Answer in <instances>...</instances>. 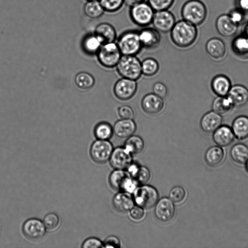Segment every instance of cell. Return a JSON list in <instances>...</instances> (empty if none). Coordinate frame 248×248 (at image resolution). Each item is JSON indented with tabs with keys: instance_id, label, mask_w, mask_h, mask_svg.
I'll return each mask as SVG.
<instances>
[{
	"instance_id": "1",
	"label": "cell",
	"mask_w": 248,
	"mask_h": 248,
	"mask_svg": "<svg viewBox=\"0 0 248 248\" xmlns=\"http://www.w3.org/2000/svg\"><path fill=\"white\" fill-rule=\"evenodd\" d=\"M170 37L175 45L186 47L196 40L197 30L196 26L183 19L175 23L170 31Z\"/></svg>"
},
{
	"instance_id": "2",
	"label": "cell",
	"mask_w": 248,
	"mask_h": 248,
	"mask_svg": "<svg viewBox=\"0 0 248 248\" xmlns=\"http://www.w3.org/2000/svg\"><path fill=\"white\" fill-rule=\"evenodd\" d=\"M183 20L195 26L202 24L205 20L207 10L205 5L199 0H189L182 8Z\"/></svg>"
},
{
	"instance_id": "3",
	"label": "cell",
	"mask_w": 248,
	"mask_h": 248,
	"mask_svg": "<svg viewBox=\"0 0 248 248\" xmlns=\"http://www.w3.org/2000/svg\"><path fill=\"white\" fill-rule=\"evenodd\" d=\"M116 66L122 78L137 80L142 74L141 62L135 55H123Z\"/></svg>"
},
{
	"instance_id": "4",
	"label": "cell",
	"mask_w": 248,
	"mask_h": 248,
	"mask_svg": "<svg viewBox=\"0 0 248 248\" xmlns=\"http://www.w3.org/2000/svg\"><path fill=\"white\" fill-rule=\"evenodd\" d=\"M109 183L113 189L130 194L133 193L138 184L128 171L117 169L110 173Z\"/></svg>"
},
{
	"instance_id": "5",
	"label": "cell",
	"mask_w": 248,
	"mask_h": 248,
	"mask_svg": "<svg viewBox=\"0 0 248 248\" xmlns=\"http://www.w3.org/2000/svg\"><path fill=\"white\" fill-rule=\"evenodd\" d=\"M133 193L135 203L144 209L153 207L158 201V193L154 187L151 186L143 185L137 187Z\"/></svg>"
},
{
	"instance_id": "6",
	"label": "cell",
	"mask_w": 248,
	"mask_h": 248,
	"mask_svg": "<svg viewBox=\"0 0 248 248\" xmlns=\"http://www.w3.org/2000/svg\"><path fill=\"white\" fill-rule=\"evenodd\" d=\"M117 44L122 54L124 55H135L142 46L138 32L135 31H127L121 34Z\"/></svg>"
},
{
	"instance_id": "7",
	"label": "cell",
	"mask_w": 248,
	"mask_h": 248,
	"mask_svg": "<svg viewBox=\"0 0 248 248\" xmlns=\"http://www.w3.org/2000/svg\"><path fill=\"white\" fill-rule=\"evenodd\" d=\"M97 53L100 63L108 68L116 66L122 55L114 42L102 44Z\"/></svg>"
},
{
	"instance_id": "8",
	"label": "cell",
	"mask_w": 248,
	"mask_h": 248,
	"mask_svg": "<svg viewBox=\"0 0 248 248\" xmlns=\"http://www.w3.org/2000/svg\"><path fill=\"white\" fill-rule=\"evenodd\" d=\"M155 10L150 5L144 1L131 6L130 16L132 20L137 25L145 27L152 22Z\"/></svg>"
},
{
	"instance_id": "9",
	"label": "cell",
	"mask_w": 248,
	"mask_h": 248,
	"mask_svg": "<svg viewBox=\"0 0 248 248\" xmlns=\"http://www.w3.org/2000/svg\"><path fill=\"white\" fill-rule=\"evenodd\" d=\"M113 150V145L108 140L98 139L91 147L90 155L96 163H104L109 159Z\"/></svg>"
},
{
	"instance_id": "10",
	"label": "cell",
	"mask_w": 248,
	"mask_h": 248,
	"mask_svg": "<svg viewBox=\"0 0 248 248\" xmlns=\"http://www.w3.org/2000/svg\"><path fill=\"white\" fill-rule=\"evenodd\" d=\"M152 23L158 31L166 33L171 31L176 22L174 15L164 10L155 12Z\"/></svg>"
},
{
	"instance_id": "11",
	"label": "cell",
	"mask_w": 248,
	"mask_h": 248,
	"mask_svg": "<svg viewBox=\"0 0 248 248\" xmlns=\"http://www.w3.org/2000/svg\"><path fill=\"white\" fill-rule=\"evenodd\" d=\"M136 80L122 78L114 86V94L118 99L126 100L131 98L137 90Z\"/></svg>"
},
{
	"instance_id": "12",
	"label": "cell",
	"mask_w": 248,
	"mask_h": 248,
	"mask_svg": "<svg viewBox=\"0 0 248 248\" xmlns=\"http://www.w3.org/2000/svg\"><path fill=\"white\" fill-rule=\"evenodd\" d=\"M22 230L24 235L27 238L36 240L44 237L46 229L43 222L40 219L31 218L24 222Z\"/></svg>"
},
{
	"instance_id": "13",
	"label": "cell",
	"mask_w": 248,
	"mask_h": 248,
	"mask_svg": "<svg viewBox=\"0 0 248 248\" xmlns=\"http://www.w3.org/2000/svg\"><path fill=\"white\" fill-rule=\"evenodd\" d=\"M174 214V203L169 198L160 199L155 205V216L157 219L162 222L170 221L173 218Z\"/></svg>"
},
{
	"instance_id": "14",
	"label": "cell",
	"mask_w": 248,
	"mask_h": 248,
	"mask_svg": "<svg viewBox=\"0 0 248 248\" xmlns=\"http://www.w3.org/2000/svg\"><path fill=\"white\" fill-rule=\"evenodd\" d=\"M131 154L124 147L113 149L109 158L111 166L117 170H124L132 163Z\"/></svg>"
},
{
	"instance_id": "15",
	"label": "cell",
	"mask_w": 248,
	"mask_h": 248,
	"mask_svg": "<svg viewBox=\"0 0 248 248\" xmlns=\"http://www.w3.org/2000/svg\"><path fill=\"white\" fill-rule=\"evenodd\" d=\"M138 33L142 46L147 48L156 47L161 41L159 31L155 28H145L138 32Z\"/></svg>"
},
{
	"instance_id": "16",
	"label": "cell",
	"mask_w": 248,
	"mask_h": 248,
	"mask_svg": "<svg viewBox=\"0 0 248 248\" xmlns=\"http://www.w3.org/2000/svg\"><path fill=\"white\" fill-rule=\"evenodd\" d=\"M212 138L217 146L225 147L232 143L235 137L231 127L222 124L213 133Z\"/></svg>"
},
{
	"instance_id": "17",
	"label": "cell",
	"mask_w": 248,
	"mask_h": 248,
	"mask_svg": "<svg viewBox=\"0 0 248 248\" xmlns=\"http://www.w3.org/2000/svg\"><path fill=\"white\" fill-rule=\"evenodd\" d=\"M222 117L221 115L211 110L202 116L200 121V126L205 132L213 133L222 124Z\"/></svg>"
},
{
	"instance_id": "18",
	"label": "cell",
	"mask_w": 248,
	"mask_h": 248,
	"mask_svg": "<svg viewBox=\"0 0 248 248\" xmlns=\"http://www.w3.org/2000/svg\"><path fill=\"white\" fill-rule=\"evenodd\" d=\"M227 96L234 107L244 106L248 103V89L241 84L234 85L232 86Z\"/></svg>"
},
{
	"instance_id": "19",
	"label": "cell",
	"mask_w": 248,
	"mask_h": 248,
	"mask_svg": "<svg viewBox=\"0 0 248 248\" xmlns=\"http://www.w3.org/2000/svg\"><path fill=\"white\" fill-rule=\"evenodd\" d=\"M141 107L148 113L155 114L160 112L164 105L163 98L154 93L145 95L141 100Z\"/></svg>"
},
{
	"instance_id": "20",
	"label": "cell",
	"mask_w": 248,
	"mask_h": 248,
	"mask_svg": "<svg viewBox=\"0 0 248 248\" xmlns=\"http://www.w3.org/2000/svg\"><path fill=\"white\" fill-rule=\"evenodd\" d=\"M136 129V124L133 119H121L113 127V133L120 138H128L133 135Z\"/></svg>"
},
{
	"instance_id": "21",
	"label": "cell",
	"mask_w": 248,
	"mask_h": 248,
	"mask_svg": "<svg viewBox=\"0 0 248 248\" xmlns=\"http://www.w3.org/2000/svg\"><path fill=\"white\" fill-rule=\"evenodd\" d=\"M216 25L219 33L227 37L236 33L238 25L232 20L229 15H222L217 18Z\"/></svg>"
},
{
	"instance_id": "22",
	"label": "cell",
	"mask_w": 248,
	"mask_h": 248,
	"mask_svg": "<svg viewBox=\"0 0 248 248\" xmlns=\"http://www.w3.org/2000/svg\"><path fill=\"white\" fill-rule=\"evenodd\" d=\"M229 78L226 76L219 74L215 76L211 83L212 90L217 96H227L232 87Z\"/></svg>"
},
{
	"instance_id": "23",
	"label": "cell",
	"mask_w": 248,
	"mask_h": 248,
	"mask_svg": "<svg viewBox=\"0 0 248 248\" xmlns=\"http://www.w3.org/2000/svg\"><path fill=\"white\" fill-rule=\"evenodd\" d=\"M208 55L216 60L223 59L226 55V46L222 40L218 38L209 39L205 46Z\"/></svg>"
},
{
	"instance_id": "24",
	"label": "cell",
	"mask_w": 248,
	"mask_h": 248,
	"mask_svg": "<svg viewBox=\"0 0 248 248\" xmlns=\"http://www.w3.org/2000/svg\"><path fill=\"white\" fill-rule=\"evenodd\" d=\"M134 201L130 193L120 192L116 194L113 199V204L116 210L125 213L129 211L134 206Z\"/></svg>"
},
{
	"instance_id": "25",
	"label": "cell",
	"mask_w": 248,
	"mask_h": 248,
	"mask_svg": "<svg viewBox=\"0 0 248 248\" xmlns=\"http://www.w3.org/2000/svg\"><path fill=\"white\" fill-rule=\"evenodd\" d=\"M231 128L235 138L238 140L248 138V116L239 115L232 121Z\"/></svg>"
},
{
	"instance_id": "26",
	"label": "cell",
	"mask_w": 248,
	"mask_h": 248,
	"mask_svg": "<svg viewBox=\"0 0 248 248\" xmlns=\"http://www.w3.org/2000/svg\"><path fill=\"white\" fill-rule=\"evenodd\" d=\"M94 35L100 40L102 44L114 42L116 37L115 29L108 23L98 24L95 28Z\"/></svg>"
},
{
	"instance_id": "27",
	"label": "cell",
	"mask_w": 248,
	"mask_h": 248,
	"mask_svg": "<svg viewBox=\"0 0 248 248\" xmlns=\"http://www.w3.org/2000/svg\"><path fill=\"white\" fill-rule=\"evenodd\" d=\"M224 157V152L222 148L218 146L210 147L206 151L204 160L206 164L212 167H216L220 165Z\"/></svg>"
},
{
	"instance_id": "28",
	"label": "cell",
	"mask_w": 248,
	"mask_h": 248,
	"mask_svg": "<svg viewBox=\"0 0 248 248\" xmlns=\"http://www.w3.org/2000/svg\"><path fill=\"white\" fill-rule=\"evenodd\" d=\"M234 53L242 59H248V36L243 34L236 37L232 44Z\"/></svg>"
},
{
	"instance_id": "29",
	"label": "cell",
	"mask_w": 248,
	"mask_h": 248,
	"mask_svg": "<svg viewBox=\"0 0 248 248\" xmlns=\"http://www.w3.org/2000/svg\"><path fill=\"white\" fill-rule=\"evenodd\" d=\"M127 169L131 177L138 183L144 184L149 181L151 173L147 167L131 163Z\"/></svg>"
},
{
	"instance_id": "30",
	"label": "cell",
	"mask_w": 248,
	"mask_h": 248,
	"mask_svg": "<svg viewBox=\"0 0 248 248\" xmlns=\"http://www.w3.org/2000/svg\"><path fill=\"white\" fill-rule=\"evenodd\" d=\"M228 96H217L212 102V110L223 116L230 112L234 108Z\"/></svg>"
},
{
	"instance_id": "31",
	"label": "cell",
	"mask_w": 248,
	"mask_h": 248,
	"mask_svg": "<svg viewBox=\"0 0 248 248\" xmlns=\"http://www.w3.org/2000/svg\"><path fill=\"white\" fill-rule=\"evenodd\" d=\"M230 155L232 159L236 163L245 164L248 160V147L243 143H237L231 148Z\"/></svg>"
},
{
	"instance_id": "32",
	"label": "cell",
	"mask_w": 248,
	"mask_h": 248,
	"mask_svg": "<svg viewBox=\"0 0 248 248\" xmlns=\"http://www.w3.org/2000/svg\"><path fill=\"white\" fill-rule=\"evenodd\" d=\"M104 10L98 0H88L84 7V12L90 18L100 17L104 13Z\"/></svg>"
},
{
	"instance_id": "33",
	"label": "cell",
	"mask_w": 248,
	"mask_h": 248,
	"mask_svg": "<svg viewBox=\"0 0 248 248\" xmlns=\"http://www.w3.org/2000/svg\"><path fill=\"white\" fill-rule=\"evenodd\" d=\"M144 146L142 139L139 136L133 135L127 138L124 144V147L131 154L140 153L143 150Z\"/></svg>"
},
{
	"instance_id": "34",
	"label": "cell",
	"mask_w": 248,
	"mask_h": 248,
	"mask_svg": "<svg viewBox=\"0 0 248 248\" xmlns=\"http://www.w3.org/2000/svg\"><path fill=\"white\" fill-rule=\"evenodd\" d=\"M113 133V127L107 122L98 124L94 129L95 136L99 140H108Z\"/></svg>"
},
{
	"instance_id": "35",
	"label": "cell",
	"mask_w": 248,
	"mask_h": 248,
	"mask_svg": "<svg viewBox=\"0 0 248 248\" xmlns=\"http://www.w3.org/2000/svg\"><path fill=\"white\" fill-rule=\"evenodd\" d=\"M141 63L142 74L145 76H153L158 71L159 64L157 61L153 58H146Z\"/></svg>"
},
{
	"instance_id": "36",
	"label": "cell",
	"mask_w": 248,
	"mask_h": 248,
	"mask_svg": "<svg viewBox=\"0 0 248 248\" xmlns=\"http://www.w3.org/2000/svg\"><path fill=\"white\" fill-rule=\"evenodd\" d=\"M102 45L100 40L94 34L88 36L83 42L84 49L90 54L97 52Z\"/></svg>"
},
{
	"instance_id": "37",
	"label": "cell",
	"mask_w": 248,
	"mask_h": 248,
	"mask_svg": "<svg viewBox=\"0 0 248 248\" xmlns=\"http://www.w3.org/2000/svg\"><path fill=\"white\" fill-rule=\"evenodd\" d=\"M76 85L82 89H88L94 84V80L92 76L87 73L81 72L78 74L75 78Z\"/></svg>"
},
{
	"instance_id": "38",
	"label": "cell",
	"mask_w": 248,
	"mask_h": 248,
	"mask_svg": "<svg viewBox=\"0 0 248 248\" xmlns=\"http://www.w3.org/2000/svg\"><path fill=\"white\" fill-rule=\"evenodd\" d=\"M169 199L175 203L182 202L186 198V192L185 189L180 186L173 187L169 193Z\"/></svg>"
},
{
	"instance_id": "39",
	"label": "cell",
	"mask_w": 248,
	"mask_h": 248,
	"mask_svg": "<svg viewBox=\"0 0 248 248\" xmlns=\"http://www.w3.org/2000/svg\"><path fill=\"white\" fill-rule=\"evenodd\" d=\"M43 223L46 230L52 231L56 229L60 224V218L54 213H50L46 215Z\"/></svg>"
},
{
	"instance_id": "40",
	"label": "cell",
	"mask_w": 248,
	"mask_h": 248,
	"mask_svg": "<svg viewBox=\"0 0 248 248\" xmlns=\"http://www.w3.org/2000/svg\"><path fill=\"white\" fill-rule=\"evenodd\" d=\"M104 11L108 12H115L119 10L124 0H98Z\"/></svg>"
},
{
	"instance_id": "41",
	"label": "cell",
	"mask_w": 248,
	"mask_h": 248,
	"mask_svg": "<svg viewBox=\"0 0 248 248\" xmlns=\"http://www.w3.org/2000/svg\"><path fill=\"white\" fill-rule=\"evenodd\" d=\"M174 0H148V3L155 11L168 10Z\"/></svg>"
},
{
	"instance_id": "42",
	"label": "cell",
	"mask_w": 248,
	"mask_h": 248,
	"mask_svg": "<svg viewBox=\"0 0 248 248\" xmlns=\"http://www.w3.org/2000/svg\"><path fill=\"white\" fill-rule=\"evenodd\" d=\"M129 215L132 219L135 221H140L144 217L145 211L144 208L137 205L134 206L129 211Z\"/></svg>"
},
{
	"instance_id": "43",
	"label": "cell",
	"mask_w": 248,
	"mask_h": 248,
	"mask_svg": "<svg viewBox=\"0 0 248 248\" xmlns=\"http://www.w3.org/2000/svg\"><path fill=\"white\" fill-rule=\"evenodd\" d=\"M118 112L121 119H133L134 117L133 109L127 105H123L119 107Z\"/></svg>"
},
{
	"instance_id": "44",
	"label": "cell",
	"mask_w": 248,
	"mask_h": 248,
	"mask_svg": "<svg viewBox=\"0 0 248 248\" xmlns=\"http://www.w3.org/2000/svg\"><path fill=\"white\" fill-rule=\"evenodd\" d=\"M81 247L84 248H103V243L97 238L90 237L83 242Z\"/></svg>"
},
{
	"instance_id": "45",
	"label": "cell",
	"mask_w": 248,
	"mask_h": 248,
	"mask_svg": "<svg viewBox=\"0 0 248 248\" xmlns=\"http://www.w3.org/2000/svg\"><path fill=\"white\" fill-rule=\"evenodd\" d=\"M153 91L154 93L162 98L165 97L167 94V88L166 85L160 82H157L154 84Z\"/></svg>"
},
{
	"instance_id": "46",
	"label": "cell",
	"mask_w": 248,
	"mask_h": 248,
	"mask_svg": "<svg viewBox=\"0 0 248 248\" xmlns=\"http://www.w3.org/2000/svg\"><path fill=\"white\" fill-rule=\"evenodd\" d=\"M121 247L119 239L115 236H109L103 243V248H118Z\"/></svg>"
},
{
	"instance_id": "47",
	"label": "cell",
	"mask_w": 248,
	"mask_h": 248,
	"mask_svg": "<svg viewBox=\"0 0 248 248\" xmlns=\"http://www.w3.org/2000/svg\"><path fill=\"white\" fill-rule=\"evenodd\" d=\"M244 14L239 9L233 10L229 15L232 20L236 24L240 23L244 18Z\"/></svg>"
},
{
	"instance_id": "48",
	"label": "cell",
	"mask_w": 248,
	"mask_h": 248,
	"mask_svg": "<svg viewBox=\"0 0 248 248\" xmlns=\"http://www.w3.org/2000/svg\"><path fill=\"white\" fill-rule=\"evenodd\" d=\"M238 9L248 15V0H237Z\"/></svg>"
},
{
	"instance_id": "49",
	"label": "cell",
	"mask_w": 248,
	"mask_h": 248,
	"mask_svg": "<svg viewBox=\"0 0 248 248\" xmlns=\"http://www.w3.org/2000/svg\"><path fill=\"white\" fill-rule=\"evenodd\" d=\"M145 0H124V2L127 5L132 6L136 4L143 2Z\"/></svg>"
},
{
	"instance_id": "50",
	"label": "cell",
	"mask_w": 248,
	"mask_h": 248,
	"mask_svg": "<svg viewBox=\"0 0 248 248\" xmlns=\"http://www.w3.org/2000/svg\"><path fill=\"white\" fill-rule=\"evenodd\" d=\"M244 34L248 36V23L246 24L244 28Z\"/></svg>"
},
{
	"instance_id": "51",
	"label": "cell",
	"mask_w": 248,
	"mask_h": 248,
	"mask_svg": "<svg viewBox=\"0 0 248 248\" xmlns=\"http://www.w3.org/2000/svg\"><path fill=\"white\" fill-rule=\"evenodd\" d=\"M245 165H246V169L248 171V160L246 162Z\"/></svg>"
},
{
	"instance_id": "52",
	"label": "cell",
	"mask_w": 248,
	"mask_h": 248,
	"mask_svg": "<svg viewBox=\"0 0 248 248\" xmlns=\"http://www.w3.org/2000/svg\"></svg>"
}]
</instances>
